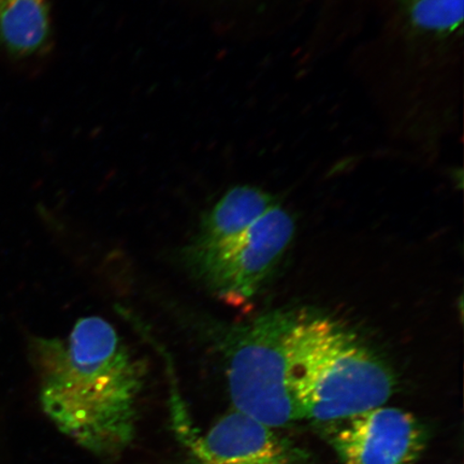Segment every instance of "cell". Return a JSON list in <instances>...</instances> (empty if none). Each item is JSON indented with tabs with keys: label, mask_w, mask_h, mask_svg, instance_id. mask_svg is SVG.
Masks as SVG:
<instances>
[{
	"label": "cell",
	"mask_w": 464,
	"mask_h": 464,
	"mask_svg": "<svg viewBox=\"0 0 464 464\" xmlns=\"http://www.w3.org/2000/svg\"><path fill=\"white\" fill-rule=\"evenodd\" d=\"M44 413L63 434L97 455L118 454L135 434L144 365L111 324L79 319L67 340L34 338Z\"/></svg>",
	"instance_id": "cell-1"
},
{
	"label": "cell",
	"mask_w": 464,
	"mask_h": 464,
	"mask_svg": "<svg viewBox=\"0 0 464 464\" xmlns=\"http://www.w3.org/2000/svg\"><path fill=\"white\" fill-rule=\"evenodd\" d=\"M284 351L299 420H343L392 396L391 369L334 318L290 311Z\"/></svg>",
	"instance_id": "cell-2"
},
{
	"label": "cell",
	"mask_w": 464,
	"mask_h": 464,
	"mask_svg": "<svg viewBox=\"0 0 464 464\" xmlns=\"http://www.w3.org/2000/svg\"><path fill=\"white\" fill-rule=\"evenodd\" d=\"M289 312L260 316L234 330L225 342L229 392L236 411L272 429L299 420L284 351Z\"/></svg>",
	"instance_id": "cell-3"
},
{
	"label": "cell",
	"mask_w": 464,
	"mask_h": 464,
	"mask_svg": "<svg viewBox=\"0 0 464 464\" xmlns=\"http://www.w3.org/2000/svg\"><path fill=\"white\" fill-rule=\"evenodd\" d=\"M295 231L294 218L276 203L240 234L210 246H188L185 263L219 298L243 303L263 286Z\"/></svg>",
	"instance_id": "cell-4"
},
{
	"label": "cell",
	"mask_w": 464,
	"mask_h": 464,
	"mask_svg": "<svg viewBox=\"0 0 464 464\" xmlns=\"http://www.w3.org/2000/svg\"><path fill=\"white\" fill-rule=\"evenodd\" d=\"M332 443L344 464H411L426 435L414 415L380 406L343 420Z\"/></svg>",
	"instance_id": "cell-5"
},
{
	"label": "cell",
	"mask_w": 464,
	"mask_h": 464,
	"mask_svg": "<svg viewBox=\"0 0 464 464\" xmlns=\"http://www.w3.org/2000/svg\"><path fill=\"white\" fill-rule=\"evenodd\" d=\"M187 439L198 464H289L272 428L236 410L203 437Z\"/></svg>",
	"instance_id": "cell-6"
},
{
	"label": "cell",
	"mask_w": 464,
	"mask_h": 464,
	"mask_svg": "<svg viewBox=\"0 0 464 464\" xmlns=\"http://www.w3.org/2000/svg\"><path fill=\"white\" fill-rule=\"evenodd\" d=\"M50 0H0V44L11 56H42L52 43Z\"/></svg>",
	"instance_id": "cell-7"
},
{
	"label": "cell",
	"mask_w": 464,
	"mask_h": 464,
	"mask_svg": "<svg viewBox=\"0 0 464 464\" xmlns=\"http://www.w3.org/2000/svg\"><path fill=\"white\" fill-rule=\"evenodd\" d=\"M275 205L276 201L274 197L259 188H231L203 218L198 234L188 246H210L240 234Z\"/></svg>",
	"instance_id": "cell-8"
},
{
	"label": "cell",
	"mask_w": 464,
	"mask_h": 464,
	"mask_svg": "<svg viewBox=\"0 0 464 464\" xmlns=\"http://www.w3.org/2000/svg\"><path fill=\"white\" fill-rule=\"evenodd\" d=\"M411 22L423 31L451 34L462 25L463 0H402Z\"/></svg>",
	"instance_id": "cell-9"
}]
</instances>
